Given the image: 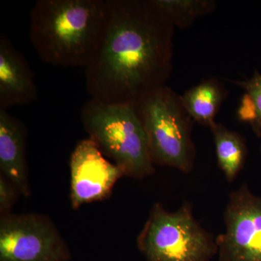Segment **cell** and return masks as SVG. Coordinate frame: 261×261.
Masks as SVG:
<instances>
[{
  "label": "cell",
  "instance_id": "6da1fadb",
  "mask_svg": "<svg viewBox=\"0 0 261 261\" xmlns=\"http://www.w3.org/2000/svg\"><path fill=\"white\" fill-rule=\"evenodd\" d=\"M108 18L85 69L91 98L135 103L163 87L172 70L173 25L151 0H108Z\"/></svg>",
  "mask_w": 261,
  "mask_h": 261
},
{
  "label": "cell",
  "instance_id": "7a4b0ae2",
  "mask_svg": "<svg viewBox=\"0 0 261 261\" xmlns=\"http://www.w3.org/2000/svg\"><path fill=\"white\" fill-rule=\"evenodd\" d=\"M108 0H39L30 13L29 38L43 62L87 68L99 47Z\"/></svg>",
  "mask_w": 261,
  "mask_h": 261
},
{
  "label": "cell",
  "instance_id": "3957f363",
  "mask_svg": "<svg viewBox=\"0 0 261 261\" xmlns=\"http://www.w3.org/2000/svg\"><path fill=\"white\" fill-rule=\"evenodd\" d=\"M81 117L89 138L125 176L141 179L155 171L135 103H108L91 98L81 110Z\"/></svg>",
  "mask_w": 261,
  "mask_h": 261
},
{
  "label": "cell",
  "instance_id": "277c9868",
  "mask_svg": "<svg viewBox=\"0 0 261 261\" xmlns=\"http://www.w3.org/2000/svg\"><path fill=\"white\" fill-rule=\"evenodd\" d=\"M135 104L154 164L191 172L195 158L192 118L184 108L181 97L163 86L145 94Z\"/></svg>",
  "mask_w": 261,
  "mask_h": 261
},
{
  "label": "cell",
  "instance_id": "5b68a950",
  "mask_svg": "<svg viewBox=\"0 0 261 261\" xmlns=\"http://www.w3.org/2000/svg\"><path fill=\"white\" fill-rule=\"evenodd\" d=\"M137 243L147 261H211L217 255L216 238L195 219L189 202L173 212L154 204Z\"/></svg>",
  "mask_w": 261,
  "mask_h": 261
},
{
  "label": "cell",
  "instance_id": "8992f818",
  "mask_svg": "<svg viewBox=\"0 0 261 261\" xmlns=\"http://www.w3.org/2000/svg\"><path fill=\"white\" fill-rule=\"evenodd\" d=\"M71 253L44 215L7 214L0 219V261H68Z\"/></svg>",
  "mask_w": 261,
  "mask_h": 261
},
{
  "label": "cell",
  "instance_id": "52a82bcc",
  "mask_svg": "<svg viewBox=\"0 0 261 261\" xmlns=\"http://www.w3.org/2000/svg\"><path fill=\"white\" fill-rule=\"evenodd\" d=\"M225 231L216 238L219 261H261V197L247 185L231 192Z\"/></svg>",
  "mask_w": 261,
  "mask_h": 261
},
{
  "label": "cell",
  "instance_id": "ba28073f",
  "mask_svg": "<svg viewBox=\"0 0 261 261\" xmlns=\"http://www.w3.org/2000/svg\"><path fill=\"white\" fill-rule=\"evenodd\" d=\"M70 200L79 209L85 204L108 198L124 171L105 158L90 138L80 141L70 155Z\"/></svg>",
  "mask_w": 261,
  "mask_h": 261
},
{
  "label": "cell",
  "instance_id": "9c48e42d",
  "mask_svg": "<svg viewBox=\"0 0 261 261\" xmlns=\"http://www.w3.org/2000/svg\"><path fill=\"white\" fill-rule=\"evenodd\" d=\"M38 99L35 77L27 58L9 38L0 35V109L28 106Z\"/></svg>",
  "mask_w": 261,
  "mask_h": 261
},
{
  "label": "cell",
  "instance_id": "30bf717a",
  "mask_svg": "<svg viewBox=\"0 0 261 261\" xmlns=\"http://www.w3.org/2000/svg\"><path fill=\"white\" fill-rule=\"evenodd\" d=\"M27 132L23 122L0 109V171L25 197L31 194L25 159Z\"/></svg>",
  "mask_w": 261,
  "mask_h": 261
},
{
  "label": "cell",
  "instance_id": "8fae6325",
  "mask_svg": "<svg viewBox=\"0 0 261 261\" xmlns=\"http://www.w3.org/2000/svg\"><path fill=\"white\" fill-rule=\"evenodd\" d=\"M225 96L222 84L216 80H207L187 91L181 100L192 119L211 128L216 123L215 117Z\"/></svg>",
  "mask_w": 261,
  "mask_h": 261
},
{
  "label": "cell",
  "instance_id": "7c38bea8",
  "mask_svg": "<svg viewBox=\"0 0 261 261\" xmlns=\"http://www.w3.org/2000/svg\"><path fill=\"white\" fill-rule=\"evenodd\" d=\"M214 135L218 164L226 179L232 182L243 169L247 155V147L243 137L221 123L211 127Z\"/></svg>",
  "mask_w": 261,
  "mask_h": 261
},
{
  "label": "cell",
  "instance_id": "4fadbf2b",
  "mask_svg": "<svg viewBox=\"0 0 261 261\" xmlns=\"http://www.w3.org/2000/svg\"><path fill=\"white\" fill-rule=\"evenodd\" d=\"M173 27L187 28L196 19L214 10L215 3L208 0H151Z\"/></svg>",
  "mask_w": 261,
  "mask_h": 261
},
{
  "label": "cell",
  "instance_id": "5bb4252c",
  "mask_svg": "<svg viewBox=\"0 0 261 261\" xmlns=\"http://www.w3.org/2000/svg\"><path fill=\"white\" fill-rule=\"evenodd\" d=\"M245 90L239 108L240 120L248 122L257 137L261 135V74L255 72L250 80L238 82Z\"/></svg>",
  "mask_w": 261,
  "mask_h": 261
},
{
  "label": "cell",
  "instance_id": "9a60e30c",
  "mask_svg": "<svg viewBox=\"0 0 261 261\" xmlns=\"http://www.w3.org/2000/svg\"><path fill=\"white\" fill-rule=\"evenodd\" d=\"M19 192L16 187L4 176H0V214H9L14 205Z\"/></svg>",
  "mask_w": 261,
  "mask_h": 261
},
{
  "label": "cell",
  "instance_id": "2e32d148",
  "mask_svg": "<svg viewBox=\"0 0 261 261\" xmlns=\"http://www.w3.org/2000/svg\"><path fill=\"white\" fill-rule=\"evenodd\" d=\"M260 150H261V147H260Z\"/></svg>",
  "mask_w": 261,
  "mask_h": 261
}]
</instances>
